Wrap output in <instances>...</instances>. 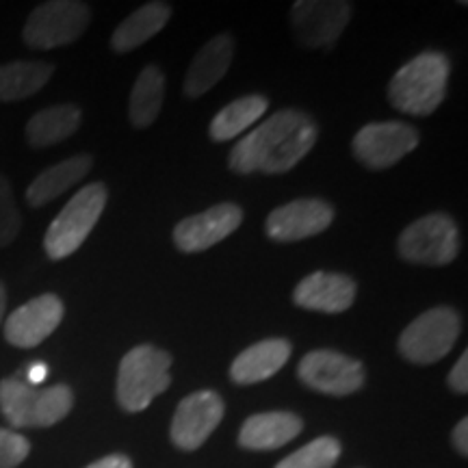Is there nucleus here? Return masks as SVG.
Returning <instances> with one entry per match:
<instances>
[{"instance_id":"f257e3e1","label":"nucleus","mask_w":468,"mask_h":468,"mask_svg":"<svg viewBox=\"0 0 468 468\" xmlns=\"http://www.w3.org/2000/svg\"><path fill=\"white\" fill-rule=\"evenodd\" d=\"M317 142V124L302 111L284 109L245 134L230 152L232 172L284 174L300 163Z\"/></svg>"},{"instance_id":"f03ea898","label":"nucleus","mask_w":468,"mask_h":468,"mask_svg":"<svg viewBox=\"0 0 468 468\" xmlns=\"http://www.w3.org/2000/svg\"><path fill=\"white\" fill-rule=\"evenodd\" d=\"M452 66L442 52L427 50L408 61L388 85V101L410 115H430L441 107L447 93Z\"/></svg>"},{"instance_id":"7ed1b4c3","label":"nucleus","mask_w":468,"mask_h":468,"mask_svg":"<svg viewBox=\"0 0 468 468\" xmlns=\"http://www.w3.org/2000/svg\"><path fill=\"white\" fill-rule=\"evenodd\" d=\"M74 406L69 386L37 388L20 378L0 382V412L14 427H50L66 419Z\"/></svg>"},{"instance_id":"20e7f679","label":"nucleus","mask_w":468,"mask_h":468,"mask_svg":"<svg viewBox=\"0 0 468 468\" xmlns=\"http://www.w3.org/2000/svg\"><path fill=\"white\" fill-rule=\"evenodd\" d=\"M172 356L167 351L139 345L128 351L117 373V401L126 412H142L169 388Z\"/></svg>"},{"instance_id":"39448f33","label":"nucleus","mask_w":468,"mask_h":468,"mask_svg":"<svg viewBox=\"0 0 468 468\" xmlns=\"http://www.w3.org/2000/svg\"><path fill=\"white\" fill-rule=\"evenodd\" d=\"M107 186L102 183H91L76 193L46 232L44 250L48 259H68L85 243L107 207Z\"/></svg>"},{"instance_id":"423d86ee","label":"nucleus","mask_w":468,"mask_h":468,"mask_svg":"<svg viewBox=\"0 0 468 468\" xmlns=\"http://www.w3.org/2000/svg\"><path fill=\"white\" fill-rule=\"evenodd\" d=\"M91 11L76 0H50L37 5L28 16L22 39L33 50H50L76 42L90 25Z\"/></svg>"},{"instance_id":"0eeeda50","label":"nucleus","mask_w":468,"mask_h":468,"mask_svg":"<svg viewBox=\"0 0 468 468\" xmlns=\"http://www.w3.org/2000/svg\"><path fill=\"white\" fill-rule=\"evenodd\" d=\"M460 330V314L453 308H431L401 332L399 351L414 365H434L453 349Z\"/></svg>"},{"instance_id":"6e6552de","label":"nucleus","mask_w":468,"mask_h":468,"mask_svg":"<svg viewBox=\"0 0 468 468\" xmlns=\"http://www.w3.org/2000/svg\"><path fill=\"white\" fill-rule=\"evenodd\" d=\"M397 250L401 259L412 265H449L460 251L458 226L444 213L425 215L401 232Z\"/></svg>"},{"instance_id":"1a4fd4ad","label":"nucleus","mask_w":468,"mask_h":468,"mask_svg":"<svg viewBox=\"0 0 468 468\" xmlns=\"http://www.w3.org/2000/svg\"><path fill=\"white\" fill-rule=\"evenodd\" d=\"M297 376L308 388L335 397L356 393L365 384V368L360 362L330 349H317L303 356Z\"/></svg>"},{"instance_id":"9d476101","label":"nucleus","mask_w":468,"mask_h":468,"mask_svg":"<svg viewBox=\"0 0 468 468\" xmlns=\"http://www.w3.org/2000/svg\"><path fill=\"white\" fill-rule=\"evenodd\" d=\"M417 145V128L403 122H376L362 126L354 137V156L368 169H386L399 163Z\"/></svg>"},{"instance_id":"9b49d317","label":"nucleus","mask_w":468,"mask_h":468,"mask_svg":"<svg viewBox=\"0 0 468 468\" xmlns=\"http://www.w3.org/2000/svg\"><path fill=\"white\" fill-rule=\"evenodd\" d=\"M349 17L351 5L343 0H297L291 9L292 31L308 48L335 44Z\"/></svg>"},{"instance_id":"f8f14e48","label":"nucleus","mask_w":468,"mask_h":468,"mask_svg":"<svg viewBox=\"0 0 468 468\" xmlns=\"http://www.w3.org/2000/svg\"><path fill=\"white\" fill-rule=\"evenodd\" d=\"M224 419V401L213 390H197L185 397L176 408L172 441L183 452H196Z\"/></svg>"},{"instance_id":"ddd939ff","label":"nucleus","mask_w":468,"mask_h":468,"mask_svg":"<svg viewBox=\"0 0 468 468\" xmlns=\"http://www.w3.org/2000/svg\"><path fill=\"white\" fill-rule=\"evenodd\" d=\"M332 219L335 208L330 204L317 197H302L269 213L265 228L273 241L292 243L327 230Z\"/></svg>"},{"instance_id":"4468645a","label":"nucleus","mask_w":468,"mask_h":468,"mask_svg":"<svg viewBox=\"0 0 468 468\" xmlns=\"http://www.w3.org/2000/svg\"><path fill=\"white\" fill-rule=\"evenodd\" d=\"M243 221V210L237 204L224 202L218 207L204 210V213L191 215L180 221L174 230L176 248L185 254L204 251L237 230Z\"/></svg>"},{"instance_id":"2eb2a0df","label":"nucleus","mask_w":468,"mask_h":468,"mask_svg":"<svg viewBox=\"0 0 468 468\" xmlns=\"http://www.w3.org/2000/svg\"><path fill=\"white\" fill-rule=\"evenodd\" d=\"M63 313H66L63 302L52 292L35 297L9 314V319L5 321V338L20 349L37 347L57 330Z\"/></svg>"},{"instance_id":"dca6fc26","label":"nucleus","mask_w":468,"mask_h":468,"mask_svg":"<svg viewBox=\"0 0 468 468\" xmlns=\"http://www.w3.org/2000/svg\"><path fill=\"white\" fill-rule=\"evenodd\" d=\"M356 291L358 286L345 273L314 271L295 286L292 302L300 308L314 310V313L336 314L354 303Z\"/></svg>"},{"instance_id":"f3484780","label":"nucleus","mask_w":468,"mask_h":468,"mask_svg":"<svg viewBox=\"0 0 468 468\" xmlns=\"http://www.w3.org/2000/svg\"><path fill=\"white\" fill-rule=\"evenodd\" d=\"M291 358V343L284 338H265L237 356L230 367L234 384L250 386L273 378Z\"/></svg>"},{"instance_id":"a211bd4d","label":"nucleus","mask_w":468,"mask_h":468,"mask_svg":"<svg viewBox=\"0 0 468 468\" xmlns=\"http://www.w3.org/2000/svg\"><path fill=\"white\" fill-rule=\"evenodd\" d=\"M302 419L292 412H262L245 420L239 444L251 452H271L302 434Z\"/></svg>"},{"instance_id":"6ab92c4d","label":"nucleus","mask_w":468,"mask_h":468,"mask_svg":"<svg viewBox=\"0 0 468 468\" xmlns=\"http://www.w3.org/2000/svg\"><path fill=\"white\" fill-rule=\"evenodd\" d=\"M234 55V42L230 35H218L210 42H207L193 57L189 72H186L185 80V91L186 96L200 98L208 90H213L215 85L224 79L228 68L232 63Z\"/></svg>"},{"instance_id":"aec40b11","label":"nucleus","mask_w":468,"mask_h":468,"mask_svg":"<svg viewBox=\"0 0 468 468\" xmlns=\"http://www.w3.org/2000/svg\"><path fill=\"white\" fill-rule=\"evenodd\" d=\"M93 167V156L91 154H76L72 159H66L57 165L44 169L37 178L33 180L31 186L27 189V202L33 208L44 207L52 200H57L61 193H66L69 186L85 178Z\"/></svg>"},{"instance_id":"412c9836","label":"nucleus","mask_w":468,"mask_h":468,"mask_svg":"<svg viewBox=\"0 0 468 468\" xmlns=\"http://www.w3.org/2000/svg\"><path fill=\"white\" fill-rule=\"evenodd\" d=\"M169 16H172V7L167 3H148L137 11H133L131 16L122 22L120 27L113 31L111 37V46L115 52H131L139 46L154 37L156 33L163 31V27L167 25Z\"/></svg>"},{"instance_id":"4be33fe9","label":"nucleus","mask_w":468,"mask_h":468,"mask_svg":"<svg viewBox=\"0 0 468 468\" xmlns=\"http://www.w3.org/2000/svg\"><path fill=\"white\" fill-rule=\"evenodd\" d=\"M80 109L74 104H57L35 113L27 124V142L31 148H48V145L66 142L79 131Z\"/></svg>"},{"instance_id":"5701e85b","label":"nucleus","mask_w":468,"mask_h":468,"mask_svg":"<svg viewBox=\"0 0 468 468\" xmlns=\"http://www.w3.org/2000/svg\"><path fill=\"white\" fill-rule=\"evenodd\" d=\"M163 98H165V76L156 66H148L134 80L128 101V120L133 126L145 128L154 124L161 113Z\"/></svg>"},{"instance_id":"b1692460","label":"nucleus","mask_w":468,"mask_h":468,"mask_svg":"<svg viewBox=\"0 0 468 468\" xmlns=\"http://www.w3.org/2000/svg\"><path fill=\"white\" fill-rule=\"evenodd\" d=\"M55 68L42 61H14L0 66V102L31 98L48 83Z\"/></svg>"},{"instance_id":"393cba45","label":"nucleus","mask_w":468,"mask_h":468,"mask_svg":"<svg viewBox=\"0 0 468 468\" xmlns=\"http://www.w3.org/2000/svg\"><path fill=\"white\" fill-rule=\"evenodd\" d=\"M267 98L251 93L234 101L219 111L210 122V139L213 142H230V139L241 134L245 128H250L254 122H259L267 113Z\"/></svg>"},{"instance_id":"a878e982","label":"nucleus","mask_w":468,"mask_h":468,"mask_svg":"<svg viewBox=\"0 0 468 468\" xmlns=\"http://www.w3.org/2000/svg\"><path fill=\"white\" fill-rule=\"evenodd\" d=\"M341 458V442L332 436H321L300 452L291 453L276 468H332Z\"/></svg>"},{"instance_id":"bb28decb","label":"nucleus","mask_w":468,"mask_h":468,"mask_svg":"<svg viewBox=\"0 0 468 468\" xmlns=\"http://www.w3.org/2000/svg\"><path fill=\"white\" fill-rule=\"evenodd\" d=\"M20 228L22 218L16 207L14 189H11L9 180L0 174V248H7L9 243H14Z\"/></svg>"},{"instance_id":"cd10ccee","label":"nucleus","mask_w":468,"mask_h":468,"mask_svg":"<svg viewBox=\"0 0 468 468\" xmlns=\"http://www.w3.org/2000/svg\"><path fill=\"white\" fill-rule=\"evenodd\" d=\"M31 453V442L16 431L0 430V468H16Z\"/></svg>"},{"instance_id":"c85d7f7f","label":"nucleus","mask_w":468,"mask_h":468,"mask_svg":"<svg viewBox=\"0 0 468 468\" xmlns=\"http://www.w3.org/2000/svg\"><path fill=\"white\" fill-rule=\"evenodd\" d=\"M449 386L455 390V393L466 395L468 393V354L460 356V360L455 362V367L449 373Z\"/></svg>"},{"instance_id":"c756f323","label":"nucleus","mask_w":468,"mask_h":468,"mask_svg":"<svg viewBox=\"0 0 468 468\" xmlns=\"http://www.w3.org/2000/svg\"><path fill=\"white\" fill-rule=\"evenodd\" d=\"M453 447L462 455H468V420L462 419L453 430Z\"/></svg>"},{"instance_id":"7c9ffc66","label":"nucleus","mask_w":468,"mask_h":468,"mask_svg":"<svg viewBox=\"0 0 468 468\" xmlns=\"http://www.w3.org/2000/svg\"><path fill=\"white\" fill-rule=\"evenodd\" d=\"M87 468H133V462L126 458V455H107V458L93 462V464H90Z\"/></svg>"},{"instance_id":"2f4dec72","label":"nucleus","mask_w":468,"mask_h":468,"mask_svg":"<svg viewBox=\"0 0 468 468\" xmlns=\"http://www.w3.org/2000/svg\"><path fill=\"white\" fill-rule=\"evenodd\" d=\"M46 376H48V367H46L44 362H35V365L28 367L27 371V384L39 386L46 379Z\"/></svg>"},{"instance_id":"473e14b6","label":"nucleus","mask_w":468,"mask_h":468,"mask_svg":"<svg viewBox=\"0 0 468 468\" xmlns=\"http://www.w3.org/2000/svg\"><path fill=\"white\" fill-rule=\"evenodd\" d=\"M5 308H7V291H5L3 282H0V324H3V317H5Z\"/></svg>"}]
</instances>
